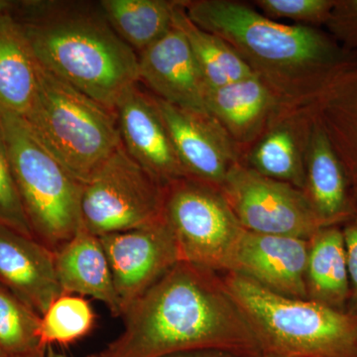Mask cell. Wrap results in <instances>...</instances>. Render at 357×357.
Returning a JSON list of instances; mask_svg holds the SVG:
<instances>
[{
    "label": "cell",
    "instance_id": "obj_1",
    "mask_svg": "<svg viewBox=\"0 0 357 357\" xmlns=\"http://www.w3.org/2000/svg\"><path fill=\"white\" fill-rule=\"evenodd\" d=\"M121 318V335L91 357H162L202 349L261 357L222 274L192 263L176 264Z\"/></svg>",
    "mask_w": 357,
    "mask_h": 357
},
{
    "label": "cell",
    "instance_id": "obj_2",
    "mask_svg": "<svg viewBox=\"0 0 357 357\" xmlns=\"http://www.w3.org/2000/svg\"><path fill=\"white\" fill-rule=\"evenodd\" d=\"M188 17L225 40L289 107H304L357 58L328 32L285 24L234 0H182Z\"/></svg>",
    "mask_w": 357,
    "mask_h": 357
},
{
    "label": "cell",
    "instance_id": "obj_3",
    "mask_svg": "<svg viewBox=\"0 0 357 357\" xmlns=\"http://www.w3.org/2000/svg\"><path fill=\"white\" fill-rule=\"evenodd\" d=\"M11 13L43 69L112 112L139 82L137 54L98 1L29 0L15 2Z\"/></svg>",
    "mask_w": 357,
    "mask_h": 357
},
{
    "label": "cell",
    "instance_id": "obj_4",
    "mask_svg": "<svg viewBox=\"0 0 357 357\" xmlns=\"http://www.w3.org/2000/svg\"><path fill=\"white\" fill-rule=\"evenodd\" d=\"M222 276L261 357H357V317L351 312L277 295L234 272Z\"/></svg>",
    "mask_w": 357,
    "mask_h": 357
},
{
    "label": "cell",
    "instance_id": "obj_5",
    "mask_svg": "<svg viewBox=\"0 0 357 357\" xmlns=\"http://www.w3.org/2000/svg\"><path fill=\"white\" fill-rule=\"evenodd\" d=\"M23 119L82 184L121 146L115 112L40 65L36 98Z\"/></svg>",
    "mask_w": 357,
    "mask_h": 357
},
{
    "label": "cell",
    "instance_id": "obj_6",
    "mask_svg": "<svg viewBox=\"0 0 357 357\" xmlns=\"http://www.w3.org/2000/svg\"><path fill=\"white\" fill-rule=\"evenodd\" d=\"M0 131L33 237L57 252L83 225V184L39 142L24 119L0 109Z\"/></svg>",
    "mask_w": 357,
    "mask_h": 357
},
{
    "label": "cell",
    "instance_id": "obj_7",
    "mask_svg": "<svg viewBox=\"0 0 357 357\" xmlns=\"http://www.w3.org/2000/svg\"><path fill=\"white\" fill-rule=\"evenodd\" d=\"M164 222L182 261L227 273L244 229L220 190L183 178L164 185Z\"/></svg>",
    "mask_w": 357,
    "mask_h": 357
},
{
    "label": "cell",
    "instance_id": "obj_8",
    "mask_svg": "<svg viewBox=\"0 0 357 357\" xmlns=\"http://www.w3.org/2000/svg\"><path fill=\"white\" fill-rule=\"evenodd\" d=\"M164 185L119 148L83 184L82 223L96 236L128 231L163 217Z\"/></svg>",
    "mask_w": 357,
    "mask_h": 357
},
{
    "label": "cell",
    "instance_id": "obj_9",
    "mask_svg": "<svg viewBox=\"0 0 357 357\" xmlns=\"http://www.w3.org/2000/svg\"><path fill=\"white\" fill-rule=\"evenodd\" d=\"M220 192L243 229L255 234L310 238L325 227L304 192L237 164Z\"/></svg>",
    "mask_w": 357,
    "mask_h": 357
},
{
    "label": "cell",
    "instance_id": "obj_10",
    "mask_svg": "<svg viewBox=\"0 0 357 357\" xmlns=\"http://www.w3.org/2000/svg\"><path fill=\"white\" fill-rule=\"evenodd\" d=\"M105 249L121 317L131 305L181 259L172 231L159 222L100 237Z\"/></svg>",
    "mask_w": 357,
    "mask_h": 357
},
{
    "label": "cell",
    "instance_id": "obj_11",
    "mask_svg": "<svg viewBox=\"0 0 357 357\" xmlns=\"http://www.w3.org/2000/svg\"><path fill=\"white\" fill-rule=\"evenodd\" d=\"M187 178L220 190L241 152L206 112L183 109L154 96Z\"/></svg>",
    "mask_w": 357,
    "mask_h": 357
},
{
    "label": "cell",
    "instance_id": "obj_12",
    "mask_svg": "<svg viewBox=\"0 0 357 357\" xmlns=\"http://www.w3.org/2000/svg\"><path fill=\"white\" fill-rule=\"evenodd\" d=\"M114 112L122 146L136 163L163 185L187 178L153 95L136 84Z\"/></svg>",
    "mask_w": 357,
    "mask_h": 357
},
{
    "label": "cell",
    "instance_id": "obj_13",
    "mask_svg": "<svg viewBox=\"0 0 357 357\" xmlns=\"http://www.w3.org/2000/svg\"><path fill=\"white\" fill-rule=\"evenodd\" d=\"M307 239L244 229L229 272L246 277L277 295L307 299Z\"/></svg>",
    "mask_w": 357,
    "mask_h": 357
},
{
    "label": "cell",
    "instance_id": "obj_14",
    "mask_svg": "<svg viewBox=\"0 0 357 357\" xmlns=\"http://www.w3.org/2000/svg\"><path fill=\"white\" fill-rule=\"evenodd\" d=\"M139 82L160 100L183 109L206 112L208 86L184 33L174 27L138 54Z\"/></svg>",
    "mask_w": 357,
    "mask_h": 357
},
{
    "label": "cell",
    "instance_id": "obj_15",
    "mask_svg": "<svg viewBox=\"0 0 357 357\" xmlns=\"http://www.w3.org/2000/svg\"><path fill=\"white\" fill-rule=\"evenodd\" d=\"M0 284L39 317L63 292L55 256L34 237L0 225Z\"/></svg>",
    "mask_w": 357,
    "mask_h": 357
},
{
    "label": "cell",
    "instance_id": "obj_16",
    "mask_svg": "<svg viewBox=\"0 0 357 357\" xmlns=\"http://www.w3.org/2000/svg\"><path fill=\"white\" fill-rule=\"evenodd\" d=\"M288 107L255 75L206 91V112L238 148L241 160L243 152Z\"/></svg>",
    "mask_w": 357,
    "mask_h": 357
},
{
    "label": "cell",
    "instance_id": "obj_17",
    "mask_svg": "<svg viewBox=\"0 0 357 357\" xmlns=\"http://www.w3.org/2000/svg\"><path fill=\"white\" fill-rule=\"evenodd\" d=\"M312 123V114L307 107H288L243 152L241 164L303 191Z\"/></svg>",
    "mask_w": 357,
    "mask_h": 357
},
{
    "label": "cell",
    "instance_id": "obj_18",
    "mask_svg": "<svg viewBox=\"0 0 357 357\" xmlns=\"http://www.w3.org/2000/svg\"><path fill=\"white\" fill-rule=\"evenodd\" d=\"M303 192L325 227L344 225L356 215L351 178L314 114L305 160Z\"/></svg>",
    "mask_w": 357,
    "mask_h": 357
},
{
    "label": "cell",
    "instance_id": "obj_19",
    "mask_svg": "<svg viewBox=\"0 0 357 357\" xmlns=\"http://www.w3.org/2000/svg\"><path fill=\"white\" fill-rule=\"evenodd\" d=\"M54 256L63 292L89 296L103 303L112 316L121 317L112 270L100 237L82 225L75 236Z\"/></svg>",
    "mask_w": 357,
    "mask_h": 357
},
{
    "label": "cell",
    "instance_id": "obj_20",
    "mask_svg": "<svg viewBox=\"0 0 357 357\" xmlns=\"http://www.w3.org/2000/svg\"><path fill=\"white\" fill-rule=\"evenodd\" d=\"M357 184V58L333 77L309 105Z\"/></svg>",
    "mask_w": 357,
    "mask_h": 357
},
{
    "label": "cell",
    "instance_id": "obj_21",
    "mask_svg": "<svg viewBox=\"0 0 357 357\" xmlns=\"http://www.w3.org/2000/svg\"><path fill=\"white\" fill-rule=\"evenodd\" d=\"M38 68L11 11L0 15V109L27 116L36 98Z\"/></svg>",
    "mask_w": 357,
    "mask_h": 357
},
{
    "label": "cell",
    "instance_id": "obj_22",
    "mask_svg": "<svg viewBox=\"0 0 357 357\" xmlns=\"http://www.w3.org/2000/svg\"><path fill=\"white\" fill-rule=\"evenodd\" d=\"M307 241V300L347 311L349 278L342 225L321 227Z\"/></svg>",
    "mask_w": 357,
    "mask_h": 357
},
{
    "label": "cell",
    "instance_id": "obj_23",
    "mask_svg": "<svg viewBox=\"0 0 357 357\" xmlns=\"http://www.w3.org/2000/svg\"><path fill=\"white\" fill-rule=\"evenodd\" d=\"M98 4L116 34L138 55L172 29L178 0H100Z\"/></svg>",
    "mask_w": 357,
    "mask_h": 357
},
{
    "label": "cell",
    "instance_id": "obj_24",
    "mask_svg": "<svg viewBox=\"0 0 357 357\" xmlns=\"http://www.w3.org/2000/svg\"><path fill=\"white\" fill-rule=\"evenodd\" d=\"M174 24L184 33L208 89L222 88L255 75L229 43L192 22L182 0H178Z\"/></svg>",
    "mask_w": 357,
    "mask_h": 357
},
{
    "label": "cell",
    "instance_id": "obj_25",
    "mask_svg": "<svg viewBox=\"0 0 357 357\" xmlns=\"http://www.w3.org/2000/svg\"><path fill=\"white\" fill-rule=\"evenodd\" d=\"M40 318L0 284V349L8 357H45Z\"/></svg>",
    "mask_w": 357,
    "mask_h": 357
},
{
    "label": "cell",
    "instance_id": "obj_26",
    "mask_svg": "<svg viewBox=\"0 0 357 357\" xmlns=\"http://www.w3.org/2000/svg\"><path fill=\"white\" fill-rule=\"evenodd\" d=\"M96 314L82 296L62 294L40 318L39 337L44 347L79 340L95 326Z\"/></svg>",
    "mask_w": 357,
    "mask_h": 357
},
{
    "label": "cell",
    "instance_id": "obj_27",
    "mask_svg": "<svg viewBox=\"0 0 357 357\" xmlns=\"http://www.w3.org/2000/svg\"><path fill=\"white\" fill-rule=\"evenodd\" d=\"M253 3L270 20L318 27L326 25L335 0H256Z\"/></svg>",
    "mask_w": 357,
    "mask_h": 357
},
{
    "label": "cell",
    "instance_id": "obj_28",
    "mask_svg": "<svg viewBox=\"0 0 357 357\" xmlns=\"http://www.w3.org/2000/svg\"><path fill=\"white\" fill-rule=\"evenodd\" d=\"M0 225L33 237L0 131Z\"/></svg>",
    "mask_w": 357,
    "mask_h": 357
},
{
    "label": "cell",
    "instance_id": "obj_29",
    "mask_svg": "<svg viewBox=\"0 0 357 357\" xmlns=\"http://www.w3.org/2000/svg\"><path fill=\"white\" fill-rule=\"evenodd\" d=\"M325 27L345 51L357 57V0H335Z\"/></svg>",
    "mask_w": 357,
    "mask_h": 357
},
{
    "label": "cell",
    "instance_id": "obj_30",
    "mask_svg": "<svg viewBox=\"0 0 357 357\" xmlns=\"http://www.w3.org/2000/svg\"><path fill=\"white\" fill-rule=\"evenodd\" d=\"M344 232L347 271L349 278V300L347 312L357 317V213L342 225Z\"/></svg>",
    "mask_w": 357,
    "mask_h": 357
},
{
    "label": "cell",
    "instance_id": "obj_31",
    "mask_svg": "<svg viewBox=\"0 0 357 357\" xmlns=\"http://www.w3.org/2000/svg\"><path fill=\"white\" fill-rule=\"evenodd\" d=\"M162 357H237L231 352L222 349H202L192 351H178Z\"/></svg>",
    "mask_w": 357,
    "mask_h": 357
},
{
    "label": "cell",
    "instance_id": "obj_32",
    "mask_svg": "<svg viewBox=\"0 0 357 357\" xmlns=\"http://www.w3.org/2000/svg\"><path fill=\"white\" fill-rule=\"evenodd\" d=\"M14 1H7V0H0V15L2 14L10 13L13 10Z\"/></svg>",
    "mask_w": 357,
    "mask_h": 357
},
{
    "label": "cell",
    "instance_id": "obj_33",
    "mask_svg": "<svg viewBox=\"0 0 357 357\" xmlns=\"http://www.w3.org/2000/svg\"><path fill=\"white\" fill-rule=\"evenodd\" d=\"M45 357H68L65 354H62V352L56 351L53 347H47L46 356ZM88 357H91V356Z\"/></svg>",
    "mask_w": 357,
    "mask_h": 357
},
{
    "label": "cell",
    "instance_id": "obj_34",
    "mask_svg": "<svg viewBox=\"0 0 357 357\" xmlns=\"http://www.w3.org/2000/svg\"><path fill=\"white\" fill-rule=\"evenodd\" d=\"M354 197L356 202V213H357V184L354 185Z\"/></svg>",
    "mask_w": 357,
    "mask_h": 357
},
{
    "label": "cell",
    "instance_id": "obj_35",
    "mask_svg": "<svg viewBox=\"0 0 357 357\" xmlns=\"http://www.w3.org/2000/svg\"><path fill=\"white\" fill-rule=\"evenodd\" d=\"M0 357H8V356H6V352L2 351L1 349H0Z\"/></svg>",
    "mask_w": 357,
    "mask_h": 357
}]
</instances>
